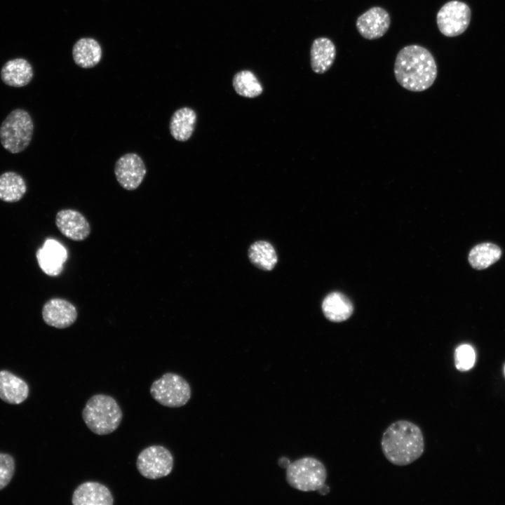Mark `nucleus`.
Listing matches in <instances>:
<instances>
[{"instance_id":"29","label":"nucleus","mask_w":505,"mask_h":505,"mask_svg":"<svg viewBox=\"0 0 505 505\" xmlns=\"http://www.w3.org/2000/svg\"><path fill=\"white\" fill-rule=\"evenodd\" d=\"M504 373H505V368H504Z\"/></svg>"},{"instance_id":"11","label":"nucleus","mask_w":505,"mask_h":505,"mask_svg":"<svg viewBox=\"0 0 505 505\" xmlns=\"http://www.w3.org/2000/svg\"><path fill=\"white\" fill-rule=\"evenodd\" d=\"M55 224L58 230L67 238L81 241L88 237L90 226L84 215L74 209H62L55 215Z\"/></svg>"},{"instance_id":"8","label":"nucleus","mask_w":505,"mask_h":505,"mask_svg":"<svg viewBox=\"0 0 505 505\" xmlns=\"http://www.w3.org/2000/svg\"><path fill=\"white\" fill-rule=\"evenodd\" d=\"M471 10L464 2L453 0L445 4L436 15L439 31L446 36H457L468 27Z\"/></svg>"},{"instance_id":"15","label":"nucleus","mask_w":505,"mask_h":505,"mask_svg":"<svg viewBox=\"0 0 505 505\" xmlns=\"http://www.w3.org/2000/svg\"><path fill=\"white\" fill-rule=\"evenodd\" d=\"M1 79L6 86L21 88L28 85L34 77L31 63L23 58L8 60L0 72Z\"/></svg>"},{"instance_id":"1","label":"nucleus","mask_w":505,"mask_h":505,"mask_svg":"<svg viewBox=\"0 0 505 505\" xmlns=\"http://www.w3.org/2000/svg\"><path fill=\"white\" fill-rule=\"evenodd\" d=\"M394 75L398 83L412 92L430 88L437 76V66L432 54L419 45H409L397 54Z\"/></svg>"},{"instance_id":"4","label":"nucleus","mask_w":505,"mask_h":505,"mask_svg":"<svg viewBox=\"0 0 505 505\" xmlns=\"http://www.w3.org/2000/svg\"><path fill=\"white\" fill-rule=\"evenodd\" d=\"M34 133V122L29 113L23 109L11 111L0 126V142L11 154L27 148Z\"/></svg>"},{"instance_id":"16","label":"nucleus","mask_w":505,"mask_h":505,"mask_svg":"<svg viewBox=\"0 0 505 505\" xmlns=\"http://www.w3.org/2000/svg\"><path fill=\"white\" fill-rule=\"evenodd\" d=\"M29 386L8 370L0 371V399L12 405L20 404L29 396Z\"/></svg>"},{"instance_id":"19","label":"nucleus","mask_w":505,"mask_h":505,"mask_svg":"<svg viewBox=\"0 0 505 505\" xmlns=\"http://www.w3.org/2000/svg\"><path fill=\"white\" fill-rule=\"evenodd\" d=\"M72 55L74 62L82 68H91L102 59V51L99 42L89 37L79 39L73 46Z\"/></svg>"},{"instance_id":"13","label":"nucleus","mask_w":505,"mask_h":505,"mask_svg":"<svg viewBox=\"0 0 505 505\" xmlns=\"http://www.w3.org/2000/svg\"><path fill=\"white\" fill-rule=\"evenodd\" d=\"M39 265L47 275L55 276L63 269V264L67 259L65 248L55 239H47L36 253Z\"/></svg>"},{"instance_id":"2","label":"nucleus","mask_w":505,"mask_h":505,"mask_svg":"<svg viewBox=\"0 0 505 505\" xmlns=\"http://www.w3.org/2000/svg\"><path fill=\"white\" fill-rule=\"evenodd\" d=\"M381 446L389 462L396 466H407L422 455L424 440L417 425L408 420H398L384 431Z\"/></svg>"},{"instance_id":"17","label":"nucleus","mask_w":505,"mask_h":505,"mask_svg":"<svg viewBox=\"0 0 505 505\" xmlns=\"http://www.w3.org/2000/svg\"><path fill=\"white\" fill-rule=\"evenodd\" d=\"M336 58V47L328 38L318 37L312 42L310 61L312 70L316 74L326 72L333 65Z\"/></svg>"},{"instance_id":"21","label":"nucleus","mask_w":505,"mask_h":505,"mask_svg":"<svg viewBox=\"0 0 505 505\" xmlns=\"http://www.w3.org/2000/svg\"><path fill=\"white\" fill-rule=\"evenodd\" d=\"M26 192V182L20 174L7 171L0 175V200L6 203L18 202Z\"/></svg>"},{"instance_id":"12","label":"nucleus","mask_w":505,"mask_h":505,"mask_svg":"<svg viewBox=\"0 0 505 505\" xmlns=\"http://www.w3.org/2000/svg\"><path fill=\"white\" fill-rule=\"evenodd\" d=\"M76 307L69 301L61 298L48 300L42 308L43 321L48 325L59 329L69 327L76 321Z\"/></svg>"},{"instance_id":"22","label":"nucleus","mask_w":505,"mask_h":505,"mask_svg":"<svg viewBox=\"0 0 505 505\" xmlns=\"http://www.w3.org/2000/svg\"><path fill=\"white\" fill-rule=\"evenodd\" d=\"M250 261L256 267L271 271L278 262V257L273 245L265 241H258L253 243L248 249Z\"/></svg>"},{"instance_id":"5","label":"nucleus","mask_w":505,"mask_h":505,"mask_svg":"<svg viewBox=\"0 0 505 505\" xmlns=\"http://www.w3.org/2000/svg\"><path fill=\"white\" fill-rule=\"evenodd\" d=\"M326 477L323 464L311 457L299 459L286 468L288 484L302 492L318 491L325 485Z\"/></svg>"},{"instance_id":"23","label":"nucleus","mask_w":505,"mask_h":505,"mask_svg":"<svg viewBox=\"0 0 505 505\" xmlns=\"http://www.w3.org/2000/svg\"><path fill=\"white\" fill-rule=\"evenodd\" d=\"M501 255L500 248L491 243H483L474 246L469 254L470 265L475 269L487 268L498 261Z\"/></svg>"},{"instance_id":"3","label":"nucleus","mask_w":505,"mask_h":505,"mask_svg":"<svg viewBox=\"0 0 505 505\" xmlns=\"http://www.w3.org/2000/svg\"><path fill=\"white\" fill-rule=\"evenodd\" d=\"M82 418L95 434L103 436L116 431L123 419L122 410L111 396L98 393L90 397L82 410Z\"/></svg>"},{"instance_id":"25","label":"nucleus","mask_w":505,"mask_h":505,"mask_svg":"<svg viewBox=\"0 0 505 505\" xmlns=\"http://www.w3.org/2000/svg\"><path fill=\"white\" fill-rule=\"evenodd\" d=\"M476 361L474 349L469 344L459 346L454 352V363L457 370L466 371L471 369Z\"/></svg>"},{"instance_id":"27","label":"nucleus","mask_w":505,"mask_h":505,"mask_svg":"<svg viewBox=\"0 0 505 505\" xmlns=\"http://www.w3.org/2000/svg\"><path fill=\"white\" fill-rule=\"evenodd\" d=\"M290 464V460L285 457H281L278 461V465L283 468H287Z\"/></svg>"},{"instance_id":"10","label":"nucleus","mask_w":505,"mask_h":505,"mask_svg":"<svg viewBox=\"0 0 505 505\" xmlns=\"http://www.w3.org/2000/svg\"><path fill=\"white\" fill-rule=\"evenodd\" d=\"M390 24L389 13L382 7L374 6L357 18L356 26L363 38L373 40L383 36L388 31Z\"/></svg>"},{"instance_id":"18","label":"nucleus","mask_w":505,"mask_h":505,"mask_svg":"<svg viewBox=\"0 0 505 505\" xmlns=\"http://www.w3.org/2000/svg\"><path fill=\"white\" fill-rule=\"evenodd\" d=\"M196 122V114L190 107H184L174 112L169 123L172 137L180 142L188 140L192 135Z\"/></svg>"},{"instance_id":"28","label":"nucleus","mask_w":505,"mask_h":505,"mask_svg":"<svg viewBox=\"0 0 505 505\" xmlns=\"http://www.w3.org/2000/svg\"><path fill=\"white\" fill-rule=\"evenodd\" d=\"M330 489L329 487L324 485L320 490H318V492L321 494H326L329 492Z\"/></svg>"},{"instance_id":"9","label":"nucleus","mask_w":505,"mask_h":505,"mask_svg":"<svg viewBox=\"0 0 505 505\" xmlns=\"http://www.w3.org/2000/svg\"><path fill=\"white\" fill-rule=\"evenodd\" d=\"M147 173L143 159L136 153H127L121 156L114 166L117 182L125 189L133 191L142 184Z\"/></svg>"},{"instance_id":"24","label":"nucleus","mask_w":505,"mask_h":505,"mask_svg":"<svg viewBox=\"0 0 505 505\" xmlns=\"http://www.w3.org/2000/svg\"><path fill=\"white\" fill-rule=\"evenodd\" d=\"M233 87L239 95L253 98L263 92V87L255 74L247 69L235 74L232 81Z\"/></svg>"},{"instance_id":"26","label":"nucleus","mask_w":505,"mask_h":505,"mask_svg":"<svg viewBox=\"0 0 505 505\" xmlns=\"http://www.w3.org/2000/svg\"><path fill=\"white\" fill-rule=\"evenodd\" d=\"M15 470V464L13 457L9 454L0 452V490L9 484Z\"/></svg>"},{"instance_id":"20","label":"nucleus","mask_w":505,"mask_h":505,"mask_svg":"<svg viewBox=\"0 0 505 505\" xmlns=\"http://www.w3.org/2000/svg\"><path fill=\"white\" fill-rule=\"evenodd\" d=\"M324 316L333 322L348 319L353 313L352 303L347 297L339 292L328 295L322 302Z\"/></svg>"},{"instance_id":"6","label":"nucleus","mask_w":505,"mask_h":505,"mask_svg":"<svg viewBox=\"0 0 505 505\" xmlns=\"http://www.w3.org/2000/svg\"><path fill=\"white\" fill-rule=\"evenodd\" d=\"M150 393L159 404L168 408H180L189 400L191 387L182 376L167 372L151 385Z\"/></svg>"},{"instance_id":"7","label":"nucleus","mask_w":505,"mask_h":505,"mask_svg":"<svg viewBox=\"0 0 505 505\" xmlns=\"http://www.w3.org/2000/svg\"><path fill=\"white\" fill-rule=\"evenodd\" d=\"M171 452L162 445H154L143 449L137 457L136 467L144 478L156 480L169 475L173 468Z\"/></svg>"},{"instance_id":"14","label":"nucleus","mask_w":505,"mask_h":505,"mask_svg":"<svg viewBox=\"0 0 505 505\" xmlns=\"http://www.w3.org/2000/svg\"><path fill=\"white\" fill-rule=\"evenodd\" d=\"M73 505H112L114 497L110 490L96 481H86L80 484L73 492Z\"/></svg>"}]
</instances>
